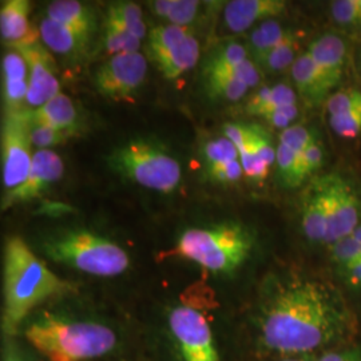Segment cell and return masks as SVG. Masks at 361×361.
I'll return each instance as SVG.
<instances>
[{"instance_id": "6da1fadb", "label": "cell", "mask_w": 361, "mask_h": 361, "mask_svg": "<svg viewBox=\"0 0 361 361\" xmlns=\"http://www.w3.org/2000/svg\"><path fill=\"white\" fill-rule=\"evenodd\" d=\"M348 326L341 297L328 285L295 279L277 285L259 317L265 348L298 355L332 344Z\"/></svg>"}, {"instance_id": "7a4b0ae2", "label": "cell", "mask_w": 361, "mask_h": 361, "mask_svg": "<svg viewBox=\"0 0 361 361\" xmlns=\"http://www.w3.org/2000/svg\"><path fill=\"white\" fill-rule=\"evenodd\" d=\"M67 289L68 284L55 276L20 237L7 240L3 314V326L7 334L15 332L42 301Z\"/></svg>"}, {"instance_id": "3957f363", "label": "cell", "mask_w": 361, "mask_h": 361, "mask_svg": "<svg viewBox=\"0 0 361 361\" xmlns=\"http://www.w3.org/2000/svg\"><path fill=\"white\" fill-rule=\"evenodd\" d=\"M27 341L49 361H87L102 357L116 345V332L97 322L43 313L28 324Z\"/></svg>"}, {"instance_id": "277c9868", "label": "cell", "mask_w": 361, "mask_h": 361, "mask_svg": "<svg viewBox=\"0 0 361 361\" xmlns=\"http://www.w3.org/2000/svg\"><path fill=\"white\" fill-rule=\"evenodd\" d=\"M252 247L253 238L247 229L240 224L225 222L188 229L164 256L190 259L214 273H233L245 262Z\"/></svg>"}, {"instance_id": "5b68a950", "label": "cell", "mask_w": 361, "mask_h": 361, "mask_svg": "<svg viewBox=\"0 0 361 361\" xmlns=\"http://www.w3.org/2000/svg\"><path fill=\"white\" fill-rule=\"evenodd\" d=\"M42 247L52 261L91 276L114 277L130 265L128 253L114 241L83 229L56 233Z\"/></svg>"}, {"instance_id": "8992f818", "label": "cell", "mask_w": 361, "mask_h": 361, "mask_svg": "<svg viewBox=\"0 0 361 361\" xmlns=\"http://www.w3.org/2000/svg\"><path fill=\"white\" fill-rule=\"evenodd\" d=\"M107 164L123 178L161 193L173 192L180 182V162L164 146L147 140H131L116 147Z\"/></svg>"}, {"instance_id": "52a82bcc", "label": "cell", "mask_w": 361, "mask_h": 361, "mask_svg": "<svg viewBox=\"0 0 361 361\" xmlns=\"http://www.w3.org/2000/svg\"><path fill=\"white\" fill-rule=\"evenodd\" d=\"M147 54L161 74L173 80L197 65L200 42L189 27H155L147 37Z\"/></svg>"}, {"instance_id": "ba28073f", "label": "cell", "mask_w": 361, "mask_h": 361, "mask_svg": "<svg viewBox=\"0 0 361 361\" xmlns=\"http://www.w3.org/2000/svg\"><path fill=\"white\" fill-rule=\"evenodd\" d=\"M31 146L28 110L6 113L1 125V169L7 192L26 180L34 157Z\"/></svg>"}, {"instance_id": "9c48e42d", "label": "cell", "mask_w": 361, "mask_h": 361, "mask_svg": "<svg viewBox=\"0 0 361 361\" xmlns=\"http://www.w3.org/2000/svg\"><path fill=\"white\" fill-rule=\"evenodd\" d=\"M169 328L183 361H219L214 337L205 314L190 305L173 308Z\"/></svg>"}, {"instance_id": "30bf717a", "label": "cell", "mask_w": 361, "mask_h": 361, "mask_svg": "<svg viewBox=\"0 0 361 361\" xmlns=\"http://www.w3.org/2000/svg\"><path fill=\"white\" fill-rule=\"evenodd\" d=\"M147 75V59L140 52L110 56L94 74L97 91L110 101L133 99Z\"/></svg>"}, {"instance_id": "8fae6325", "label": "cell", "mask_w": 361, "mask_h": 361, "mask_svg": "<svg viewBox=\"0 0 361 361\" xmlns=\"http://www.w3.org/2000/svg\"><path fill=\"white\" fill-rule=\"evenodd\" d=\"M329 209V229L325 245H335L348 237L361 221V193L352 180L340 173L324 174Z\"/></svg>"}, {"instance_id": "7c38bea8", "label": "cell", "mask_w": 361, "mask_h": 361, "mask_svg": "<svg viewBox=\"0 0 361 361\" xmlns=\"http://www.w3.org/2000/svg\"><path fill=\"white\" fill-rule=\"evenodd\" d=\"M63 161L51 150H38L32 157V164L25 182L13 190L4 194L1 201V210L22 202L39 198L46 193L49 188L63 176Z\"/></svg>"}, {"instance_id": "4fadbf2b", "label": "cell", "mask_w": 361, "mask_h": 361, "mask_svg": "<svg viewBox=\"0 0 361 361\" xmlns=\"http://www.w3.org/2000/svg\"><path fill=\"white\" fill-rule=\"evenodd\" d=\"M22 52L28 65V92L26 104L39 109L59 95L61 85L55 75V67L49 52L38 43L15 49Z\"/></svg>"}, {"instance_id": "5bb4252c", "label": "cell", "mask_w": 361, "mask_h": 361, "mask_svg": "<svg viewBox=\"0 0 361 361\" xmlns=\"http://www.w3.org/2000/svg\"><path fill=\"white\" fill-rule=\"evenodd\" d=\"M301 226L310 241L325 244L329 229V209L322 176L310 182L301 197Z\"/></svg>"}, {"instance_id": "9a60e30c", "label": "cell", "mask_w": 361, "mask_h": 361, "mask_svg": "<svg viewBox=\"0 0 361 361\" xmlns=\"http://www.w3.org/2000/svg\"><path fill=\"white\" fill-rule=\"evenodd\" d=\"M30 1L7 0L0 8V34L1 40L13 49L37 43L38 32L28 22Z\"/></svg>"}, {"instance_id": "2e32d148", "label": "cell", "mask_w": 361, "mask_h": 361, "mask_svg": "<svg viewBox=\"0 0 361 361\" xmlns=\"http://www.w3.org/2000/svg\"><path fill=\"white\" fill-rule=\"evenodd\" d=\"M286 8L283 0H233L226 3L224 20L232 32H243L258 20H268Z\"/></svg>"}, {"instance_id": "e0dca14e", "label": "cell", "mask_w": 361, "mask_h": 361, "mask_svg": "<svg viewBox=\"0 0 361 361\" xmlns=\"http://www.w3.org/2000/svg\"><path fill=\"white\" fill-rule=\"evenodd\" d=\"M308 52L324 75L336 87L343 79L347 61L345 40L336 32H325L310 43Z\"/></svg>"}, {"instance_id": "ac0fdd59", "label": "cell", "mask_w": 361, "mask_h": 361, "mask_svg": "<svg viewBox=\"0 0 361 361\" xmlns=\"http://www.w3.org/2000/svg\"><path fill=\"white\" fill-rule=\"evenodd\" d=\"M290 73L298 94L310 106H317L324 102L329 91L335 89L308 51L297 56L295 63L290 67Z\"/></svg>"}, {"instance_id": "d6986e66", "label": "cell", "mask_w": 361, "mask_h": 361, "mask_svg": "<svg viewBox=\"0 0 361 361\" xmlns=\"http://www.w3.org/2000/svg\"><path fill=\"white\" fill-rule=\"evenodd\" d=\"M39 32L42 40L51 51L65 56L80 54L89 46L92 37L87 32L58 23L49 18L42 20Z\"/></svg>"}, {"instance_id": "ffe728a7", "label": "cell", "mask_w": 361, "mask_h": 361, "mask_svg": "<svg viewBox=\"0 0 361 361\" xmlns=\"http://www.w3.org/2000/svg\"><path fill=\"white\" fill-rule=\"evenodd\" d=\"M28 113L32 123H38L62 131L75 133L77 109L74 106V102L62 92L52 98L47 104Z\"/></svg>"}, {"instance_id": "44dd1931", "label": "cell", "mask_w": 361, "mask_h": 361, "mask_svg": "<svg viewBox=\"0 0 361 361\" xmlns=\"http://www.w3.org/2000/svg\"><path fill=\"white\" fill-rule=\"evenodd\" d=\"M46 18L92 35L97 30V18L90 7L75 0H56L49 4Z\"/></svg>"}, {"instance_id": "7402d4cb", "label": "cell", "mask_w": 361, "mask_h": 361, "mask_svg": "<svg viewBox=\"0 0 361 361\" xmlns=\"http://www.w3.org/2000/svg\"><path fill=\"white\" fill-rule=\"evenodd\" d=\"M296 104L295 90L286 83H279L261 87L246 104V111L250 116H265L281 106Z\"/></svg>"}, {"instance_id": "603a6c76", "label": "cell", "mask_w": 361, "mask_h": 361, "mask_svg": "<svg viewBox=\"0 0 361 361\" xmlns=\"http://www.w3.org/2000/svg\"><path fill=\"white\" fill-rule=\"evenodd\" d=\"M289 34L290 31L284 30L279 22L273 19L264 20L253 28L247 38V49L252 54L253 62L258 66L264 56L277 44H280Z\"/></svg>"}, {"instance_id": "cb8c5ba5", "label": "cell", "mask_w": 361, "mask_h": 361, "mask_svg": "<svg viewBox=\"0 0 361 361\" xmlns=\"http://www.w3.org/2000/svg\"><path fill=\"white\" fill-rule=\"evenodd\" d=\"M147 4L157 16L168 19L170 25L182 27L193 23L201 6L197 0H155Z\"/></svg>"}, {"instance_id": "d4e9b609", "label": "cell", "mask_w": 361, "mask_h": 361, "mask_svg": "<svg viewBox=\"0 0 361 361\" xmlns=\"http://www.w3.org/2000/svg\"><path fill=\"white\" fill-rule=\"evenodd\" d=\"M276 164L280 180L289 188H297L307 180L302 166V153H297L284 143L279 142L276 149Z\"/></svg>"}, {"instance_id": "484cf974", "label": "cell", "mask_w": 361, "mask_h": 361, "mask_svg": "<svg viewBox=\"0 0 361 361\" xmlns=\"http://www.w3.org/2000/svg\"><path fill=\"white\" fill-rule=\"evenodd\" d=\"M104 47L111 56L123 52H138L141 40L130 34L111 16L106 15L104 23Z\"/></svg>"}, {"instance_id": "4316f807", "label": "cell", "mask_w": 361, "mask_h": 361, "mask_svg": "<svg viewBox=\"0 0 361 361\" xmlns=\"http://www.w3.org/2000/svg\"><path fill=\"white\" fill-rule=\"evenodd\" d=\"M106 15L111 16L122 27H125L130 34L142 40L147 28L143 22L142 10L138 4L133 1H116L109 6V10Z\"/></svg>"}, {"instance_id": "83f0119b", "label": "cell", "mask_w": 361, "mask_h": 361, "mask_svg": "<svg viewBox=\"0 0 361 361\" xmlns=\"http://www.w3.org/2000/svg\"><path fill=\"white\" fill-rule=\"evenodd\" d=\"M205 86L210 97L226 101H240L249 90L243 80L226 74L205 75Z\"/></svg>"}, {"instance_id": "f1b7e54d", "label": "cell", "mask_w": 361, "mask_h": 361, "mask_svg": "<svg viewBox=\"0 0 361 361\" xmlns=\"http://www.w3.org/2000/svg\"><path fill=\"white\" fill-rule=\"evenodd\" d=\"M296 37L290 32L286 38L268 52L264 59L258 63V67L269 73H281L288 67H292L296 61Z\"/></svg>"}, {"instance_id": "f546056e", "label": "cell", "mask_w": 361, "mask_h": 361, "mask_svg": "<svg viewBox=\"0 0 361 361\" xmlns=\"http://www.w3.org/2000/svg\"><path fill=\"white\" fill-rule=\"evenodd\" d=\"M246 59L247 50L245 46L237 42H228L225 44H221L207 58V63L204 66V75L216 73L231 66L238 65Z\"/></svg>"}, {"instance_id": "4dcf8cb0", "label": "cell", "mask_w": 361, "mask_h": 361, "mask_svg": "<svg viewBox=\"0 0 361 361\" xmlns=\"http://www.w3.org/2000/svg\"><path fill=\"white\" fill-rule=\"evenodd\" d=\"M204 161L205 169L217 168L219 165L232 162L234 159H240L237 147L226 137L209 141L204 147Z\"/></svg>"}, {"instance_id": "1f68e13d", "label": "cell", "mask_w": 361, "mask_h": 361, "mask_svg": "<svg viewBox=\"0 0 361 361\" xmlns=\"http://www.w3.org/2000/svg\"><path fill=\"white\" fill-rule=\"evenodd\" d=\"M332 259L343 271H347L361 259V243L352 234L331 246Z\"/></svg>"}, {"instance_id": "d6a6232c", "label": "cell", "mask_w": 361, "mask_h": 361, "mask_svg": "<svg viewBox=\"0 0 361 361\" xmlns=\"http://www.w3.org/2000/svg\"><path fill=\"white\" fill-rule=\"evenodd\" d=\"M74 134L75 133H73V131H62V130L52 129V128L38 125V123H32L30 119L31 142L34 146L39 147V150H47V147L62 145L67 140H70Z\"/></svg>"}, {"instance_id": "836d02e7", "label": "cell", "mask_w": 361, "mask_h": 361, "mask_svg": "<svg viewBox=\"0 0 361 361\" xmlns=\"http://www.w3.org/2000/svg\"><path fill=\"white\" fill-rule=\"evenodd\" d=\"M359 106H361V91L355 87L337 91L326 99V111L331 116L344 114Z\"/></svg>"}, {"instance_id": "e575fe53", "label": "cell", "mask_w": 361, "mask_h": 361, "mask_svg": "<svg viewBox=\"0 0 361 361\" xmlns=\"http://www.w3.org/2000/svg\"><path fill=\"white\" fill-rule=\"evenodd\" d=\"M329 125L340 137H357L361 133V106L344 114L329 116Z\"/></svg>"}, {"instance_id": "d590c367", "label": "cell", "mask_w": 361, "mask_h": 361, "mask_svg": "<svg viewBox=\"0 0 361 361\" xmlns=\"http://www.w3.org/2000/svg\"><path fill=\"white\" fill-rule=\"evenodd\" d=\"M331 13L340 26L360 27V0L332 1Z\"/></svg>"}, {"instance_id": "8d00e7d4", "label": "cell", "mask_w": 361, "mask_h": 361, "mask_svg": "<svg viewBox=\"0 0 361 361\" xmlns=\"http://www.w3.org/2000/svg\"><path fill=\"white\" fill-rule=\"evenodd\" d=\"M1 67H3V80H10V82L28 80L27 79L28 65L22 52L18 50H10L3 56Z\"/></svg>"}, {"instance_id": "74e56055", "label": "cell", "mask_w": 361, "mask_h": 361, "mask_svg": "<svg viewBox=\"0 0 361 361\" xmlns=\"http://www.w3.org/2000/svg\"><path fill=\"white\" fill-rule=\"evenodd\" d=\"M314 135L316 133H313L312 130L307 129L301 125H295L283 130V133L280 134V142L293 149L297 153H302L312 142Z\"/></svg>"}, {"instance_id": "f35d334b", "label": "cell", "mask_w": 361, "mask_h": 361, "mask_svg": "<svg viewBox=\"0 0 361 361\" xmlns=\"http://www.w3.org/2000/svg\"><path fill=\"white\" fill-rule=\"evenodd\" d=\"M302 166L307 178L312 174H314L319 169L323 166L324 149L323 143L320 141L319 135L316 134L312 142L308 145V147L302 152Z\"/></svg>"}, {"instance_id": "ab89813d", "label": "cell", "mask_w": 361, "mask_h": 361, "mask_svg": "<svg viewBox=\"0 0 361 361\" xmlns=\"http://www.w3.org/2000/svg\"><path fill=\"white\" fill-rule=\"evenodd\" d=\"M244 169L240 159H234L232 162L219 165L217 168L207 170V176L209 180L219 182V183H233L237 182L243 177Z\"/></svg>"}, {"instance_id": "60d3db41", "label": "cell", "mask_w": 361, "mask_h": 361, "mask_svg": "<svg viewBox=\"0 0 361 361\" xmlns=\"http://www.w3.org/2000/svg\"><path fill=\"white\" fill-rule=\"evenodd\" d=\"M298 107L297 104H286L281 106L276 110H273L268 116H264L267 118V121L271 123V126L277 128V129H288L290 128V123L297 119L298 116Z\"/></svg>"}, {"instance_id": "b9f144b4", "label": "cell", "mask_w": 361, "mask_h": 361, "mask_svg": "<svg viewBox=\"0 0 361 361\" xmlns=\"http://www.w3.org/2000/svg\"><path fill=\"white\" fill-rule=\"evenodd\" d=\"M317 361H361V355L356 350H331L325 352Z\"/></svg>"}, {"instance_id": "7bdbcfd3", "label": "cell", "mask_w": 361, "mask_h": 361, "mask_svg": "<svg viewBox=\"0 0 361 361\" xmlns=\"http://www.w3.org/2000/svg\"><path fill=\"white\" fill-rule=\"evenodd\" d=\"M343 273L345 274V279L349 284L361 288V259Z\"/></svg>"}, {"instance_id": "ee69618b", "label": "cell", "mask_w": 361, "mask_h": 361, "mask_svg": "<svg viewBox=\"0 0 361 361\" xmlns=\"http://www.w3.org/2000/svg\"><path fill=\"white\" fill-rule=\"evenodd\" d=\"M6 361H26L18 352H8V355H7V357H6Z\"/></svg>"}, {"instance_id": "f6af8a7d", "label": "cell", "mask_w": 361, "mask_h": 361, "mask_svg": "<svg viewBox=\"0 0 361 361\" xmlns=\"http://www.w3.org/2000/svg\"><path fill=\"white\" fill-rule=\"evenodd\" d=\"M283 361H304V360H297V359H288V360H283Z\"/></svg>"}, {"instance_id": "bcb514c9", "label": "cell", "mask_w": 361, "mask_h": 361, "mask_svg": "<svg viewBox=\"0 0 361 361\" xmlns=\"http://www.w3.org/2000/svg\"><path fill=\"white\" fill-rule=\"evenodd\" d=\"M360 27H361V0H360Z\"/></svg>"}]
</instances>
